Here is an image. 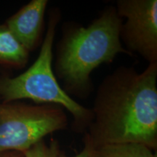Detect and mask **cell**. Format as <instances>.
<instances>
[{
	"label": "cell",
	"mask_w": 157,
	"mask_h": 157,
	"mask_svg": "<svg viewBox=\"0 0 157 157\" xmlns=\"http://www.w3.org/2000/svg\"><path fill=\"white\" fill-rule=\"evenodd\" d=\"M84 134L95 148L139 143L157 149V63L143 71L119 66L98 86Z\"/></svg>",
	"instance_id": "obj_1"
},
{
	"label": "cell",
	"mask_w": 157,
	"mask_h": 157,
	"mask_svg": "<svg viewBox=\"0 0 157 157\" xmlns=\"http://www.w3.org/2000/svg\"><path fill=\"white\" fill-rule=\"evenodd\" d=\"M122 22L116 7L109 5L87 26L72 21L63 23L52 69L70 97L87 99L94 90L91 74L95 68L112 63L119 54L132 56L121 42Z\"/></svg>",
	"instance_id": "obj_2"
},
{
	"label": "cell",
	"mask_w": 157,
	"mask_h": 157,
	"mask_svg": "<svg viewBox=\"0 0 157 157\" xmlns=\"http://www.w3.org/2000/svg\"><path fill=\"white\" fill-rule=\"evenodd\" d=\"M61 17L60 9L50 10L39 56L28 69L14 77L0 74V102L28 99L36 104L59 105L71 115L72 130L84 134L93 121L92 110L65 93L52 69L55 37Z\"/></svg>",
	"instance_id": "obj_3"
},
{
	"label": "cell",
	"mask_w": 157,
	"mask_h": 157,
	"mask_svg": "<svg viewBox=\"0 0 157 157\" xmlns=\"http://www.w3.org/2000/svg\"><path fill=\"white\" fill-rule=\"evenodd\" d=\"M68 125L66 111L53 104L0 102V153L23 152Z\"/></svg>",
	"instance_id": "obj_4"
},
{
	"label": "cell",
	"mask_w": 157,
	"mask_h": 157,
	"mask_svg": "<svg viewBox=\"0 0 157 157\" xmlns=\"http://www.w3.org/2000/svg\"><path fill=\"white\" fill-rule=\"evenodd\" d=\"M117 14L122 22L120 39L131 54H138L148 64L157 63V1L118 0Z\"/></svg>",
	"instance_id": "obj_5"
},
{
	"label": "cell",
	"mask_w": 157,
	"mask_h": 157,
	"mask_svg": "<svg viewBox=\"0 0 157 157\" xmlns=\"http://www.w3.org/2000/svg\"><path fill=\"white\" fill-rule=\"evenodd\" d=\"M48 3V0H31L5 22L13 36L29 52L42 44Z\"/></svg>",
	"instance_id": "obj_6"
},
{
	"label": "cell",
	"mask_w": 157,
	"mask_h": 157,
	"mask_svg": "<svg viewBox=\"0 0 157 157\" xmlns=\"http://www.w3.org/2000/svg\"><path fill=\"white\" fill-rule=\"evenodd\" d=\"M30 52L13 36L5 23L0 24V66L21 69L29 60Z\"/></svg>",
	"instance_id": "obj_7"
},
{
	"label": "cell",
	"mask_w": 157,
	"mask_h": 157,
	"mask_svg": "<svg viewBox=\"0 0 157 157\" xmlns=\"http://www.w3.org/2000/svg\"><path fill=\"white\" fill-rule=\"evenodd\" d=\"M95 157H157L148 147L139 143L108 144L96 148Z\"/></svg>",
	"instance_id": "obj_8"
},
{
	"label": "cell",
	"mask_w": 157,
	"mask_h": 157,
	"mask_svg": "<svg viewBox=\"0 0 157 157\" xmlns=\"http://www.w3.org/2000/svg\"><path fill=\"white\" fill-rule=\"evenodd\" d=\"M63 151L59 142L52 139L50 144L42 140L23 152L24 157H60Z\"/></svg>",
	"instance_id": "obj_9"
},
{
	"label": "cell",
	"mask_w": 157,
	"mask_h": 157,
	"mask_svg": "<svg viewBox=\"0 0 157 157\" xmlns=\"http://www.w3.org/2000/svg\"><path fill=\"white\" fill-rule=\"evenodd\" d=\"M84 146L82 151L75 156H68L65 154L63 151L60 154V157H95L96 156V148L90 140L89 137L87 135L84 134V137L83 139Z\"/></svg>",
	"instance_id": "obj_10"
},
{
	"label": "cell",
	"mask_w": 157,
	"mask_h": 157,
	"mask_svg": "<svg viewBox=\"0 0 157 157\" xmlns=\"http://www.w3.org/2000/svg\"><path fill=\"white\" fill-rule=\"evenodd\" d=\"M0 157H24L22 152L5 151L0 153Z\"/></svg>",
	"instance_id": "obj_11"
}]
</instances>
